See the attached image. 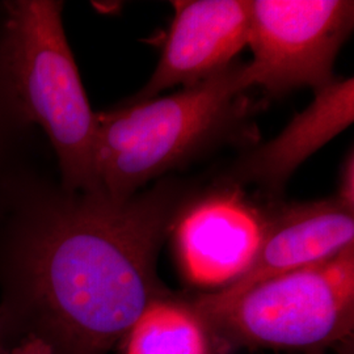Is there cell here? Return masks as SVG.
I'll return each mask as SVG.
<instances>
[{
	"instance_id": "13",
	"label": "cell",
	"mask_w": 354,
	"mask_h": 354,
	"mask_svg": "<svg viewBox=\"0 0 354 354\" xmlns=\"http://www.w3.org/2000/svg\"><path fill=\"white\" fill-rule=\"evenodd\" d=\"M10 354H55L49 344H46L37 337H26L24 340L16 344Z\"/></svg>"
},
{
	"instance_id": "10",
	"label": "cell",
	"mask_w": 354,
	"mask_h": 354,
	"mask_svg": "<svg viewBox=\"0 0 354 354\" xmlns=\"http://www.w3.org/2000/svg\"><path fill=\"white\" fill-rule=\"evenodd\" d=\"M118 345L121 354L214 353L203 317L174 292L149 304Z\"/></svg>"
},
{
	"instance_id": "5",
	"label": "cell",
	"mask_w": 354,
	"mask_h": 354,
	"mask_svg": "<svg viewBox=\"0 0 354 354\" xmlns=\"http://www.w3.org/2000/svg\"><path fill=\"white\" fill-rule=\"evenodd\" d=\"M353 26L349 0H251L253 59L244 64L247 86L270 96L327 86Z\"/></svg>"
},
{
	"instance_id": "1",
	"label": "cell",
	"mask_w": 354,
	"mask_h": 354,
	"mask_svg": "<svg viewBox=\"0 0 354 354\" xmlns=\"http://www.w3.org/2000/svg\"><path fill=\"white\" fill-rule=\"evenodd\" d=\"M0 222V348L26 337L55 354H109L155 299L165 238L189 196L174 181L117 200L7 180Z\"/></svg>"
},
{
	"instance_id": "9",
	"label": "cell",
	"mask_w": 354,
	"mask_h": 354,
	"mask_svg": "<svg viewBox=\"0 0 354 354\" xmlns=\"http://www.w3.org/2000/svg\"><path fill=\"white\" fill-rule=\"evenodd\" d=\"M353 121V77L333 79L315 91L313 102L297 114L274 140L239 159L230 180L239 187L254 184L270 192L282 189L299 165Z\"/></svg>"
},
{
	"instance_id": "8",
	"label": "cell",
	"mask_w": 354,
	"mask_h": 354,
	"mask_svg": "<svg viewBox=\"0 0 354 354\" xmlns=\"http://www.w3.org/2000/svg\"><path fill=\"white\" fill-rule=\"evenodd\" d=\"M175 16L147 84L130 100L188 87L232 64L248 45L251 0L174 1Z\"/></svg>"
},
{
	"instance_id": "6",
	"label": "cell",
	"mask_w": 354,
	"mask_h": 354,
	"mask_svg": "<svg viewBox=\"0 0 354 354\" xmlns=\"http://www.w3.org/2000/svg\"><path fill=\"white\" fill-rule=\"evenodd\" d=\"M266 222L268 207L252 203L235 184L189 197L171 230L183 277L203 292L241 279L260 248Z\"/></svg>"
},
{
	"instance_id": "2",
	"label": "cell",
	"mask_w": 354,
	"mask_h": 354,
	"mask_svg": "<svg viewBox=\"0 0 354 354\" xmlns=\"http://www.w3.org/2000/svg\"><path fill=\"white\" fill-rule=\"evenodd\" d=\"M244 64H232L165 97L96 113L99 190L125 200L218 140L244 111Z\"/></svg>"
},
{
	"instance_id": "12",
	"label": "cell",
	"mask_w": 354,
	"mask_h": 354,
	"mask_svg": "<svg viewBox=\"0 0 354 354\" xmlns=\"http://www.w3.org/2000/svg\"><path fill=\"white\" fill-rule=\"evenodd\" d=\"M337 203L342 205L345 209L354 213V153L351 150L346 153L339 176V188L333 196Z\"/></svg>"
},
{
	"instance_id": "4",
	"label": "cell",
	"mask_w": 354,
	"mask_h": 354,
	"mask_svg": "<svg viewBox=\"0 0 354 354\" xmlns=\"http://www.w3.org/2000/svg\"><path fill=\"white\" fill-rule=\"evenodd\" d=\"M200 317L219 349L319 352L348 342L354 330V245L266 279Z\"/></svg>"
},
{
	"instance_id": "3",
	"label": "cell",
	"mask_w": 354,
	"mask_h": 354,
	"mask_svg": "<svg viewBox=\"0 0 354 354\" xmlns=\"http://www.w3.org/2000/svg\"><path fill=\"white\" fill-rule=\"evenodd\" d=\"M1 8L0 54L20 113L48 136L64 189L100 192L96 113L64 33V3L12 0Z\"/></svg>"
},
{
	"instance_id": "11",
	"label": "cell",
	"mask_w": 354,
	"mask_h": 354,
	"mask_svg": "<svg viewBox=\"0 0 354 354\" xmlns=\"http://www.w3.org/2000/svg\"><path fill=\"white\" fill-rule=\"evenodd\" d=\"M28 127L30 125L19 111L0 54V162L15 131H23Z\"/></svg>"
},
{
	"instance_id": "7",
	"label": "cell",
	"mask_w": 354,
	"mask_h": 354,
	"mask_svg": "<svg viewBox=\"0 0 354 354\" xmlns=\"http://www.w3.org/2000/svg\"><path fill=\"white\" fill-rule=\"evenodd\" d=\"M354 245V213L335 197L268 206L264 238L247 272L231 285L189 297L197 313L214 311L253 286L327 260Z\"/></svg>"
}]
</instances>
